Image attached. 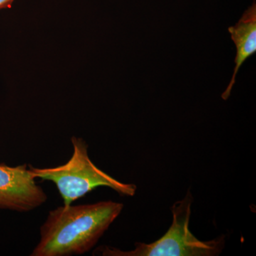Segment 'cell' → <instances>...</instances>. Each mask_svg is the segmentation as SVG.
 I'll return each mask as SVG.
<instances>
[{
	"label": "cell",
	"instance_id": "6da1fadb",
	"mask_svg": "<svg viewBox=\"0 0 256 256\" xmlns=\"http://www.w3.org/2000/svg\"><path fill=\"white\" fill-rule=\"evenodd\" d=\"M124 205L104 201L50 210L32 256H70L90 252L119 216Z\"/></svg>",
	"mask_w": 256,
	"mask_h": 256
},
{
	"label": "cell",
	"instance_id": "7a4b0ae2",
	"mask_svg": "<svg viewBox=\"0 0 256 256\" xmlns=\"http://www.w3.org/2000/svg\"><path fill=\"white\" fill-rule=\"evenodd\" d=\"M73 154L66 164L50 168L28 165L35 178L52 182L60 192L64 206L72 205L98 186H106L121 196H133L137 186L122 183L99 169L88 156V146L80 138H72Z\"/></svg>",
	"mask_w": 256,
	"mask_h": 256
},
{
	"label": "cell",
	"instance_id": "3957f363",
	"mask_svg": "<svg viewBox=\"0 0 256 256\" xmlns=\"http://www.w3.org/2000/svg\"><path fill=\"white\" fill-rule=\"evenodd\" d=\"M192 192H186L182 200L172 207V223L164 236L151 244L137 242L134 250H121L117 248L102 246L96 249L94 255L104 256H216L225 247V236L202 242L192 233L190 228Z\"/></svg>",
	"mask_w": 256,
	"mask_h": 256
},
{
	"label": "cell",
	"instance_id": "277c9868",
	"mask_svg": "<svg viewBox=\"0 0 256 256\" xmlns=\"http://www.w3.org/2000/svg\"><path fill=\"white\" fill-rule=\"evenodd\" d=\"M47 200L28 164L11 166L0 163V210L28 212L41 206Z\"/></svg>",
	"mask_w": 256,
	"mask_h": 256
},
{
	"label": "cell",
	"instance_id": "5b68a950",
	"mask_svg": "<svg viewBox=\"0 0 256 256\" xmlns=\"http://www.w3.org/2000/svg\"><path fill=\"white\" fill-rule=\"evenodd\" d=\"M232 40L236 47L235 68L233 76L228 87L222 94V98L226 100L230 95L236 82L238 70L246 60L256 52V4L255 2L244 13L238 22L228 28Z\"/></svg>",
	"mask_w": 256,
	"mask_h": 256
},
{
	"label": "cell",
	"instance_id": "8992f818",
	"mask_svg": "<svg viewBox=\"0 0 256 256\" xmlns=\"http://www.w3.org/2000/svg\"><path fill=\"white\" fill-rule=\"evenodd\" d=\"M14 1V0H0V10L9 8Z\"/></svg>",
	"mask_w": 256,
	"mask_h": 256
}]
</instances>
